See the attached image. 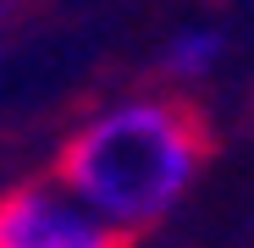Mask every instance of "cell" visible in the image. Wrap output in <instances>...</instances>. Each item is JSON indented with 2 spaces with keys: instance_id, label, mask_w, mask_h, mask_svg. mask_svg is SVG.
Here are the masks:
<instances>
[{
  "instance_id": "obj_2",
  "label": "cell",
  "mask_w": 254,
  "mask_h": 248,
  "mask_svg": "<svg viewBox=\"0 0 254 248\" xmlns=\"http://www.w3.org/2000/svg\"><path fill=\"white\" fill-rule=\"evenodd\" d=\"M89 204H77L61 182H28L0 193V248H122Z\"/></svg>"
},
{
  "instance_id": "obj_1",
  "label": "cell",
  "mask_w": 254,
  "mask_h": 248,
  "mask_svg": "<svg viewBox=\"0 0 254 248\" xmlns=\"http://www.w3.org/2000/svg\"><path fill=\"white\" fill-rule=\"evenodd\" d=\"M204 121L177 94H133L94 110L61 149V188L122 232H149L204 171Z\"/></svg>"
},
{
  "instance_id": "obj_4",
  "label": "cell",
  "mask_w": 254,
  "mask_h": 248,
  "mask_svg": "<svg viewBox=\"0 0 254 248\" xmlns=\"http://www.w3.org/2000/svg\"><path fill=\"white\" fill-rule=\"evenodd\" d=\"M249 94H254V89H249Z\"/></svg>"
},
{
  "instance_id": "obj_3",
  "label": "cell",
  "mask_w": 254,
  "mask_h": 248,
  "mask_svg": "<svg viewBox=\"0 0 254 248\" xmlns=\"http://www.w3.org/2000/svg\"><path fill=\"white\" fill-rule=\"evenodd\" d=\"M221 55H227V39H221V28H204V22L177 28V33L160 45V77L172 83V89H193V83L216 77Z\"/></svg>"
}]
</instances>
